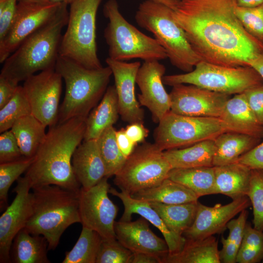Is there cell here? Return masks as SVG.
Returning a JSON list of instances; mask_svg holds the SVG:
<instances>
[{"instance_id":"1","label":"cell","mask_w":263,"mask_h":263,"mask_svg":"<svg viewBox=\"0 0 263 263\" xmlns=\"http://www.w3.org/2000/svg\"><path fill=\"white\" fill-rule=\"evenodd\" d=\"M236 0H174L175 21L201 60L227 67L248 66L263 45L244 28Z\"/></svg>"},{"instance_id":"2","label":"cell","mask_w":263,"mask_h":263,"mask_svg":"<svg viewBox=\"0 0 263 263\" xmlns=\"http://www.w3.org/2000/svg\"><path fill=\"white\" fill-rule=\"evenodd\" d=\"M86 119L74 117L49 128L24 175L31 189L56 185L75 192L80 190L72 159L84 140Z\"/></svg>"},{"instance_id":"3","label":"cell","mask_w":263,"mask_h":263,"mask_svg":"<svg viewBox=\"0 0 263 263\" xmlns=\"http://www.w3.org/2000/svg\"><path fill=\"white\" fill-rule=\"evenodd\" d=\"M67 5L62 3L51 20L20 44L3 63L0 76L19 83L36 72L55 68L68 20Z\"/></svg>"},{"instance_id":"4","label":"cell","mask_w":263,"mask_h":263,"mask_svg":"<svg viewBox=\"0 0 263 263\" xmlns=\"http://www.w3.org/2000/svg\"><path fill=\"white\" fill-rule=\"evenodd\" d=\"M55 70L65 83V94L59 107L57 124L74 117L86 118L102 99L113 75L108 66L88 69L59 55Z\"/></svg>"},{"instance_id":"5","label":"cell","mask_w":263,"mask_h":263,"mask_svg":"<svg viewBox=\"0 0 263 263\" xmlns=\"http://www.w3.org/2000/svg\"><path fill=\"white\" fill-rule=\"evenodd\" d=\"M31 215L24 227L31 234L47 240L48 249L54 250L71 225L80 223L78 192L56 185L33 188Z\"/></svg>"},{"instance_id":"6","label":"cell","mask_w":263,"mask_h":263,"mask_svg":"<svg viewBox=\"0 0 263 263\" xmlns=\"http://www.w3.org/2000/svg\"><path fill=\"white\" fill-rule=\"evenodd\" d=\"M135 19L140 27L153 35L171 64L177 68L190 72L201 60L188 41L184 31L175 21L168 6L146 0L140 4Z\"/></svg>"},{"instance_id":"7","label":"cell","mask_w":263,"mask_h":263,"mask_svg":"<svg viewBox=\"0 0 263 263\" xmlns=\"http://www.w3.org/2000/svg\"><path fill=\"white\" fill-rule=\"evenodd\" d=\"M103 12L109 20L104 31L109 47L108 57L121 61L135 58L159 61L168 58L166 51L155 38L144 34L124 18L116 0H108Z\"/></svg>"},{"instance_id":"8","label":"cell","mask_w":263,"mask_h":263,"mask_svg":"<svg viewBox=\"0 0 263 263\" xmlns=\"http://www.w3.org/2000/svg\"><path fill=\"white\" fill-rule=\"evenodd\" d=\"M102 0H74L70 4L67 28L59 55L88 69L103 66L97 54L96 18Z\"/></svg>"},{"instance_id":"9","label":"cell","mask_w":263,"mask_h":263,"mask_svg":"<svg viewBox=\"0 0 263 263\" xmlns=\"http://www.w3.org/2000/svg\"><path fill=\"white\" fill-rule=\"evenodd\" d=\"M164 84H191L210 91L236 94L263 84L259 74L250 66L227 67L201 60L193 70L184 74L164 75Z\"/></svg>"},{"instance_id":"10","label":"cell","mask_w":263,"mask_h":263,"mask_svg":"<svg viewBox=\"0 0 263 263\" xmlns=\"http://www.w3.org/2000/svg\"><path fill=\"white\" fill-rule=\"evenodd\" d=\"M163 151L154 143L135 147L114 175V185L131 195L159 185L172 169Z\"/></svg>"},{"instance_id":"11","label":"cell","mask_w":263,"mask_h":263,"mask_svg":"<svg viewBox=\"0 0 263 263\" xmlns=\"http://www.w3.org/2000/svg\"><path fill=\"white\" fill-rule=\"evenodd\" d=\"M224 132L219 117L186 116L170 111L158 122L153 137L154 143L165 151L214 139Z\"/></svg>"},{"instance_id":"12","label":"cell","mask_w":263,"mask_h":263,"mask_svg":"<svg viewBox=\"0 0 263 263\" xmlns=\"http://www.w3.org/2000/svg\"><path fill=\"white\" fill-rule=\"evenodd\" d=\"M104 177L92 187L80 188L78 192V209L82 226L97 232L103 239L116 238L115 219L118 208L110 199V186Z\"/></svg>"},{"instance_id":"13","label":"cell","mask_w":263,"mask_h":263,"mask_svg":"<svg viewBox=\"0 0 263 263\" xmlns=\"http://www.w3.org/2000/svg\"><path fill=\"white\" fill-rule=\"evenodd\" d=\"M62 78L55 69L34 74L22 86L32 114L49 128L57 123Z\"/></svg>"},{"instance_id":"14","label":"cell","mask_w":263,"mask_h":263,"mask_svg":"<svg viewBox=\"0 0 263 263\" xmlns=\"http://www.w3.org/2000/svg\"><path fill=\"white\" fill-rule=\"evenodd\" d=\"M61 4L18 1L13 25L0 41V62L3 63L26 38L51 20Z\"/></svg>"},{"instance_id":"15","label":"cell","mask_w":263,"mask_h":263,"mask_svg":"<svg viewBox=\"0 0 263 263\" xmlns=\"http://www.w3.org/2000/svg\"><path fill=\"white\" fill-rule=\"evenodd\" d=\"M169 94L170 111L176 114L219 118L231 97L229 94L185 84L173 86Z\"/></svg>"},{"instance_id":"16","label":"cell","mask_w":263,"mask_h":263,"mask_svg":"<svg viewBox=\"0 0 263 263\" xmlns=\"http://www.w3.org/2000/svg\"><path fill=\"white\" fill-rule=\"evenodd\" d=\"M26 177H20L13 189L16 194L11 205L0 217V262H10V251L14 239L24 228L32 213L33 194Z\"/></svg>"},{"instance_id":"17","label":"cell","mask_w":263,"mask_h":263,"mask_svg":"<svg viewBox=\"0 0 263 263\" xmlns=\"http://www.w3.org/2000/svg\"><path fill=\"white\" fill-rule=\"evenodd\" d=\"M166 68L158 60L145 61L136 77L141 93L138 94L140 106L150 112L154 122L158 123L170 111L169 94L165 89L163 77Z\"/></svg>"},{"instance_id":"18","label":"cell","mask_w":263,"mask_h":263,"mask_svg":"<svg viewBox=\"0 0 263 263\" xmlns=\"http://www.w3.org/2000/svg\"><path fill=\"white\" fill-rule=\"evenodd\" d=\"M251 205L247 196L233 200L223 205L205 206L199 201L197 212L192 225L183 234L187 240L202 239L225 230L228 222Z\"/></svg>"},{"instance_id":"19","label":"cell","mask_w":263,"mask_h":263,"mask_svg":"<svg viewBox=\"0 0 263 263\" xmlns=\"http://www.w3.org/2000/svg\"><path fill=\"white\" fill-rule=\"evenodd\" d=\"M106 62L112 71L118 98L119 113L123 121L129 124L143 123L144 112L135 94L136 77L139 61L126 62L107 57Z\"/></svg>"},{"instance_id":"20","label":"cell","mask_w":263,"mask_h":263,"mask_svg":"<svg viewBox=\"0 0 263 263\" xmlns=\"http://www.w3.org/2000/svg\"><path fill=\"white\" fill-rule=\"evenodd\" d=\"M114 232L116 239L133 253H145L160 257L163 263L168 255L169 248L164 239L158 237L149 227L143 217L134 221L115 222Z\"/></svg>"},{"instance_id":"21","label":"cell","mask_w":263,"mask_h":263,"mask_svg":"<svg viewBox=\"0 0 263 263\" xmlns=\"http://www.w3.org/2000/svg\"><path fill=\"white\" fill-rule=\"evenodd\" d=\"M109 192L119 198L124 206V211L120 221H130L133 214H139L161 232L168 246L169 255H174L182 250L186 241V238L169 230L149 202L134 198L126 192L121 190L119 192L112 188H110Z\"/></svg>"},{"instance_id":"22","label":"cell","mask_w":263,"mask_h":263,"mask_svg":"<svg viewBox=\"0 0 263 263\" xmlns=\"http://www.w3.org/2000/svg\"><path fill=\"white\" fill-rule=\"evenodd\" d=\"M72 165L77 181L84 189L92 187L106 177V168L97 139L83 140L74 152Z\"/></svg>"},{"instance_id":"23","label":"cell","mask_w":263,"mask_h":263,"mask_svg":"<svg viewBox=\"0 0 263 263\" xmlns=\"http://www.w3.org/2000/svg\"><path fill=\"white\" fill-rule=\"evenodd\" d=\"M225 132H233L263 138V125L249 107L244 93L226 102L219 117Z\"/></svg>"},{"instance_id":"24","label":"cell","mask_w":263,"mask_h":263,"mask_svg":"<svg viewBox=\"0 0 263 263\" xmlns=\"http://www.w3.org/2000/svg\"><path fill=\"white\" fill-rule=\"evenodd\" d=\"M215 194H222L232 200L247 196L251 169L238 162L214 166Z\"/></svg>"},{"instance_id":"25","label":"cell","mask_w":263,"mask_h":263,"mask_svg":"<svg viewBox=\"0 0 263 263\" xmlns=\"http://www.w3.org/2000/svg\"><path fill=\"white\" fill-rule=\"evenodd\" d=\"M119 113L117 95L114 85L109 86L100 103L86 119L84 140L97 139L109 127L117 121Z\"/></svg>"},{"instance_id":"26","label":"cell","mask_w":263,"mask_h":263,"mask_svg":"<svg viewBox=\"0 0 263 263\" xmlns=\"http://www.w3.org/2000/svg\"><path fill=\"white\" fill-rule=\"evenodd\" d=\"M216 147L213 166L237 162L239 158L259 144L262 139L233 132H224L214 139Z\"/></svg>"},{"instance_id":"27","label":"cell","mask_w":263,"mask_h":263,"mask_svg":"<svg viewBox=\"0 0 263 263\" xmlns=\"http://www.w3.org/2000/svg\"><path fill=\"white\" fill-rule=\"evenodd\" d=\"M216 147L214 139L204 140L188 147L164 151L172 169L213 167Z\"/></svg>"},{"instance_id":"28","label":"cell","mask_w":263,"mask_h":263,"mask_svg":"<svg viewBox=\"0 0 263 263\" xmlns=\"http://www.w3.org/2000/svg\"><path fill=\"white\" fill-rule=\"evenodd\" d=\"M48 244L42 235L31 234L25 228L13 240L10 262L14 263H49Z\"/></svg>"},{"instance_id":"29","label":"cell","mask_w":263,"mask_h":263,"mask_svg":"<svg viewBox=\"0 0 263 263\" xmlns=\"http://www.w3.org/2000/svg\"><path fill=\"white\" fill-rule=\"evenodd\" d=\"M218 242L213 236L199 240L186 239L182 250L168 255L163 263H220Z\"/></svg>"},{"instance_id":"30","label":"cell","mask_w":263,"mask_h":263,"mask_svg":"<svg viewBox=\"0 0 263 263\" xmlns=\"http://www.w3.org/2000/svg\"><path fill=\"white\" fill-rule=\"evenodd\" d=\"M131 195L134 198L149 202L166 204L197 202L199 198L188 188L169 178H166L157 186Z\"/></svg>"},{"instance_id":"31","label":"cell","mask_w":263,"mask_h":263,"mask_svg":"<svg viewBox=\"0 0 263 263\" xmlns=\"http://www.w3.org/2000/svg\"><path fill=\"white\" fill-rule=\"evenodd\" d=\"M46 128L32 114L19 118L13 124L10 130L24 157H34L46 136Z\"/></svg>"},{"instance_id":"32","label":"cell","mask_w":263,"mask_h":263,"mask_svg":"<svg viewBox=\"0 0 263 263\" xmlns=\"http://www.w3.org/2000/svg\"><path fill=\"white\" fill-rule=\"evenodd\" d=\"M198 202L179 204L149 203L169 230L178 235L183 236L184 232L194 222L197 212Z\"/></svg>"},{"instance_id":"33","label":"cell","mask_w":263,"mask_h":263,"mask_svg":"<svg viewBox=\"0 0 263 263\" xmlns=\"http://www.w3.org/2000/svg\"><path fill=\"white\" fill-rule=\"evenodd\" d=\"M168 178L184 185L199 197L215 194L214 167L172 169Z\"/></svg>"},{"instance_id":"34","label":"cell","mask_w":263,"mask_h":263,"mask_svg":"<svg viewBox=\"0 0 263 263\" xmlns=\"http://www.w3.org/2000/svg\"><path fill=\"white\" fill-rule=\"evenodd\" d=\"M102 238L96 231L82 226L76 243L65 254L63 263H95Z\"/></svg>"},{"instance_id":"35","label":"cell","mask_w":263,"mask_h":263,"mask_svg":"<svg viewBox=\"0 0 263 263\" xmlns=\"http://www.w3.org/2000/svg\"><path fill=\"white\" fill-rule=\"evenodd\" d=\"M116 131L113 125L111 126L97 139L108 178L114 176L120 170L127 159L117 144Z\"/></svg>"},{"instance_id":"36","label":"cell","mask_w":263,"mask_h":263,"mask_svg":"<svg viewBox=\"0 0 263 263\" xmlns=\"http://www.w3.org/2000/svg\"><path fill=\"white\" fill-rule=\"evenodd\" d=\"M247 216L248 211L245 209L240 213L237 218L232 219L227 223L228 236L226 239L224 236L221 237L223 247L219 251L221 263H236V257L243 238Z\"/></svg>"},{"instance_id":"37","label":"cell","mask_w":263,"mask_h":263,"mask_svg":"<svg viewBox=\"0 0 263 263\" xmlns=\"http://www.w3.org/2000/svg\"><path fill=\"white\" fill-rule=\"evenodd\" d=\"M30 114V104L23 87L19 85L13 96L0 108V133L11 129L16 121Z\"/></svg>"},{"instance_id":"38","label":"cell","mask_w":263,"mask_h":263,"mask_svg":"<svg viewBox=\"0 0 263 263\" xmlns=\"http://www.w3.org/2000/svg\"><path fill=\"white\" fill-rule=\"evenodd\" d=\"M34 157H24L17 161L0 164V208L7 207L8 192L12 184L30 167Z\"/></svg>"},{"instance_id":"39","label":"cell","mask_w":263,"mask_h":263,"mask_svg":"<svg viewBox=\"0 0 263 263\" xmlns=\"http://www.w3.org/2000/svg\"><path fill=\"white\" fill-rule=\"evenodd\" d=\"M235 10L245 30L263 45V3L253 7L236 5Z\"/></svg>"},{"instance_id":"40","label":"cell","mask_w":263,"mask_h":263,"mask_svg":"<svg viewBox=\"0 0 263 263\" xmlns=\"http://www.w3.org/2000/svg\"><path fill=\"white\" fill-rule=\"evenodd\" d=\"M247 197L253 207V227L263 231V170L251 169Z\"/></svg>"},{"instance_id":"41","label":"cell","mask_w":263,"mask_h":263,"mask_svg":"<svg viewBox=\"0 0 263 263\" xmlns=\"http://www.w3.org/2000/svg\"><path fill=\"white\" fill-rule=\"evenodd\" d=\"M133 253L116 238L102 239L95 263H132Z\"/></svg>"},{"instance_id":"42","label":"cell","mask_w":263,"mask_h":263,"mask_svg":"<svg viewBox=\"0 0 263 263\" xmlns=\"http://www.w3.org/2000/svg\"><path fill=\"white\" fill-rule=\"evenodd\" d=\"M23 157L12 131L7 130L1 132L0 135V164L17 161Z\"/></svg>"},{"instance_id":"43","label":"cell","mask_w":263,"mask_h":263,"mask_svg":"<svg viewBox=\"0 0 263 263\" xmlns=\"http://www.w3.org/2000/svg\"><path fill=\"white\" fill-rule=\"evenodd\" d=\"M18 0H0V41L10 31L15 19Z\"/></svg>"},{"instance_id":"44","label":"cell","mask_w":263,"mask_h":263,"mask_svg":"<svg viewBox=\"0 0 263 263\" xmlns=\"http://www.w3.org/2000/svg\"><path fill=\"white\" fill-rule=\"evenodd\" d=\"M244 93L249 107L263 125V84L251 87Z\"/></svg>"},{"instance_id":"45","label":"cell","mask_w":263,"mask_h":263,"mask_svg":"<svg viewBox=\"0 0 263 263\" xmlns=\"http://www.w3.org/2000/svg\"><path fill=\"white\" fill-rule=\"evenodd\" d=\"M237 162L251 169L263 170V141L242 155Z\"/></svg>"},{"instance_id":"46","label":"cell","mask_w":263,"mask_h":263,"mask_svg":"<svg viewBox=\"0 0 263 263\" xmlns=\"http://www.w3.org/2000/svg\"><path fill=\"white\" fill-rule=\"evenodd\" d=\"M240 247L263 249V231L252 227L246 222Z\"/></svg>"},{"instance_id":"47","label":"cell","mask_w":263,"mask_h":263,"mask_svg":"<svg viewBox=\"0 0 263 263\" xmlns=\"http://www.w3.org/2000/svg\"><path fill=\"white\" fill-rule=\"evenodd\" d=\"M263 260V249L240 247L236 257L238 263H257Z\"/></svg>"},{"instance_id":"48","label":"cell","mask_w":263,"mask_h":263,"mask_svg":"<svg viewBox=\"0 0 263 263\" xmlns=\"http://www.w3.org/2000/svg\"><path fill=\"white\" fill-rule=\"evenodd\" d=\"M19 86V83L0 76V108L4 106L13 96Z\"/></svg>"},{"instance_id":"49","label":"cell","mask_w":263,"mask_h":263,"mask_svg":"<svg viewBox=\"0 0 263 263\" xmlns=\"http://www.w3.org/2000/svg\"><path fill=\"white\" fill-rule=\"evenodd\" d=\"M125 130L128 137L135 144L143 142L149 132L143 123H140L130 124Z\"/></svg>"},{"instance_id":"50","label":"cell","mask_w":263,"mask_h":263,"mask_svg":"<svg viewBox=\"0 0 263 263\" xmlns=\"http://www.w3.org/2000/svg\"><path fill=\"white\" fill-rule=\"evenodd\" d=\"M116 139L120 150L127 158L134 150L136 144L128 137L124 129L116 131Z\"/></svg>"},{"instance_id":"51","label":"cell","mask_w":263,"mask_h":263,"mask_svg":"<svg viewBox=\"0 0 263 263\" xmlns=\"http://www.w3.org/2000/svg\"><path fill=\"white\" fill-rule=\"evenodd\" d=\"M132 263H163L162 259L154 255L145 253H133Z\"/></svg>"},{"instance_id":"52","label":"cell","mask_w":263,"mask_h":263,"mask_svg":"<svg viewBox=\"0 0 263 263\" xmlns=\"http://www.w3.org/2000/svg\"><path fill=\"white\" fill-rule=\"evenodd\" d=\"M248 66L254 69L263 80V52L250 60Z\"/></svg>"},{"instance_id":"53","label":"cell","mask_w":263,"mask_h":263,"mask_svg":"<svg viewBox=\"0 0 263 263\" xmlns=\"http://www.w3.org/2000/svg\"><path fill=\"white\" fill-rule=\"evenodd\" d=\"M263 3V0H236L238 6L243 7H253Z\"/></svg>"},{"instance_id":"54","label":"cell","mask_w":263,"mask_h":263,"mask_svg":"<svg viewBox=\"0 0 263 263\" xmlns=\"http://www.w3.org/2000/svg\"><path fill=\"white\" fill-rule=\"evenodd\" d=\"M74 0H49L50 2L70 4Z\"/></svg>"},{"instance_id":"55","label":"cell","mask_w":263,"mask_h":263,"mask_svg":"<svg viewBox=\"0 0 263 263\" xmlns=\"http://www.w3.org/2000/svg\"><path fill=\"white\" fill-rule=\"evenodd\" d=\"M154 1H158L166 4V5L170 7L172 3L173 0H153Z\"/></svg>"},{"instance_id":"56","label":"cell","mask_w":263,"mask_h":263,"mask_svg":"<svg viewBox=\"0 0 263 263\" xmlns=\"http://www.w3.org/2000/svg\"><path fill=\"white\" fill-rule=\"evenodd\" d=\"M18 0V1L34 2H50L49 0Z\"/></svg>"},{"instance_id":"57","label":"cell","mask_w":263,"mask_h":263,"mask_svg":"<svg viewBox=\"0 0 263 263\" xmlns=\"http://www.w3.org/2000/svg\"><path fill=\"white\" fill-rule=\"evenodd\" d=\"M262 263H263V260H262Z\"/></svg>"}]
</instances>
